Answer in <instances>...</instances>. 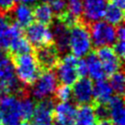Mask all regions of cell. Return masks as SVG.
Instances as JSON below:
<instances>
[{"label":"cell","instance_id":"1","mask_svg":"<svg viewBox=\"0 0 125 125\" xmlns=\"http://www.w3.org/2000/svg\"><path fill=\"white\" fill-rule=\"evenodd\" d=\"M10 58L13 62L17 77L27 87H30L42 73L33 56V53L14 55L10 56Z\"/></svg>","mask_w":125,"mask_h":125},{"label":"cell","instance_id":"2","mask_svg":"<svg viewBox=\"0 0 125 125\" xmlns=\"http://www.w3.org/2000/svg\"><path fill=\"white\" fill-rule=\"evenodd\" d=\"M69 51L76 58L87 56L92 51V42L88 24L81 19L69 28Z\"/></svg>","mask_w":125,"mask_h":125},{"label":"cell","instance_id":"3","mask_svg":"<svg viewBox=\"0 0 125 125\" xmlns=\"http://www.w3.org/2000/svg\"><path fill=\"white\" fill-rule=\"evenodd\" d=\"M88 29L92 45L96 48L111 45L116 39L115 27L104 21H96L88 23Z\"/></svg>","mask_w":125,"mask_h":125},{"label":"cell","instance_id":"4","mask_svg":"<svg viewBox=\"0 0 125 125\" xmlns=\"http://www.w3.org/2000/svg\"><path fill=\"white\" fill-rule=\"evenodd\" d=\"M58 85L56 73L51 71H43L37 80L29 87V94L32 99L39 101L47 97L53 96Z\"/></svg>","mask_w":125,"mask_h":125},{"label":"cell","instance_id":"5","mask_svg":"<svg viewBox=\"0 0 125 125\" xmlns=\"http://www.w3.org/2000/svg\"><path fill=\"white\" fill-rule=\"evenodd\" d=\"M32 53L42 72L54 70L62 58L54 41L33 49Z\"/></svg>","mask_w":125,"mask_h":125},{"label":"cell","instance_id":"6","mask_svg":"<svg viewBox=\"0 0 125 125\" xmlns=\"http://www.w3.org/2000/svg\"><path fill=\"white\" fill-rule=\"evenodd\" d=\"M57 102L51 97L39 100L35 103L34 110L30 118L31 125H53L54 123V108Z\"/></svg>","mask_w":125,"mask_h":125},{"label":"cell","instance_id":"7","mask_svg":"<svg viewBox=\"0 0 125 125\" xmlns=\"http://www.w3.org/2000/svg\"><path fill=\"white\" fill-rule=\"evenodd\" d=\"M78 58L72 54H65L61 58L58 65L56 66V76L61 84L72 85L78 78L76 64Z\"/></svg>","mask_w":125,"mask_h":125},{"label":"cell","instance_id":"8","mask_svg":"<svg viewBox=\"0 0 125 125\" xmlns=\"http://www.w3.org/2000/svg\"><path fill=\"white\" fill-rule=\"evenodd\" d=\"M2 125H19L22 121L20 100L18 97L8 95L0 100Z\"/></svg>","mask_w":125,"mask_h":125},{"label":"cell","instance_id":"9","mask_svg":"<svg viewBox=\"0 0 125 125\" xmlns=\"http://www.w3.org/2000/svg\"><path fill=\"white\" fill-rule=\"evenodd\" d=\"M23 35L30 43L33 49L53 42V36L50 28L47 25L39 22H31L24 28Z\"/></svg>","mask_w":125,"mask_h":125},{"label":"cell","instance_id":"10","mask_svg":"<svg viewBox=\"0 0 125 125\" xmlns=\"http://www.w3.org/2000/svg\"><path fill=\"white\" fill-rule=\"evenodd\" d=\"M95 53L102 62L103 68L106 74V76H110L112 73L122 70L123 60H121L109 46H102L98 47L95 50Z\"/></svg>","mask_w":125,"mask_h":125},{"label":"cell","instance_id":"11","mask_svg":"<svg viewBox=\"0 0 125 125\" xmlns=\"http://www.w3.org/2000/svg\"><path fill=\"white\" fill-rule=\"evenodd\" d=\"M72 100L77 104H88L93 102L94 83L88 77H80L73 83Z\"/></svg>","mask_w":125,"mask_h":125},{"label":"cell","instance_id":"12","mask_svg":"<svg viewBox=\"0 0 125 125\" xmlns=\"http://www.w3.org/2000/svg\"><path fill=\"white\" fill-rule=\"evenodd\" d=\"M51 25V33L53 36V41L59 51V53L62 55L67 54V51L69 50L68 42H69V28L61 21L54 20Z\"/></svg>","mask_w":125,"mask_h":125},{"label":"cell","instance_id":"13","mask_svg":"<svg viewBox=\"0 0 125 125\" xmlns=\"http://www.w3.org/2000/svg\"><path fill=\"white\" fill-rule=\"evenodd\" d=\"M54 122L60 125H75L76 106L68 102H60L54 108Z\"/></svg>","mask_w":125,"mask_h":125},{"label":"cell","instance_id":"14","mask_svg":"<svg viewBox=\"0 0 125 125\" xmlns=\"http://www.w3.org/2000/svg\"><path fill=\"white\" fill-rule=\"evenodd\" d=\"M83 15L82 20L88 24L99 21L104 16L106 6V0H82Z\"/></svg>","mask_w":125,"mask_h":125},{"label":"cell","instance_id":"15","mask_svg":"<svg viewBox=\"0 0 125 125\" xmlns=\"http://www.w3.org/2000/svg\"><path fill=\"white\" fill-rule=\"evenodd\" d=\"M109 118L113 125H125V110L123 96H112L107 102Z\"/></svg>","mask_w":125,"mask_h":125},{"label":"cell","instance_id":"16","mask_svg":"<svg viewBox=\"0 0 125 125\" xmlns=\"http://www.w3.org/2000/svg\"><path fill=\"white\" fill-rule=\"evenodd\" d=\"M12 21L18 23L21 28H25L31 22H33L32 9L27 4H18L15 6L13 11L9 14Z\"/></svg>","mask_w":125,"mask_h":125},{"label":"cell","instance_id":"17","mask_svg":"<svg viewBox=\"0 0 125 125\" xmlns=\"http://www.w3.org/2000/svg\"><path fill=\"white\" fill-rule=\"evenodd\" d=\"M85 62H86V64H87L88 73L90 74L92 79H95L96 81H98V80H103L106 77V74H105V72L103 68L102 62L98 59L94 50H92L87 55V58L85 59Z\"/></svg>","mask_w":125,"mask_h":125},{"label":"cell","instance_id":"18","mask_svg":"<svg viewBox=\"0 0 125 125\" xmlns=\"http://www.w3.org/2000/svg\"><path fill=\"white\" fill-rule=\"evenodd\" d=\"M31 9H32L33 20H35L37 22L44 25H50L53 22L54 14L48 3L46 2L36 3Z\"/></svg>","mask_w":125,"mask_h":125},{"label":"cell","instance_id":"19","mask_svg":"<svg viewBox=\"0 0 125 125\" xmlns=\"http://www.w3.org/2000/svg\"><path fill=\"white\" fill-rule=\"evenodd\" d=\"M113 91L104 79L98 80L93 87V102L100 104H107L112 97Z\"/></svg>","mask_w":125,"mask_h":125},{"label":"cell","instance_id":"20","mask_svg":"<svg viewBox=\"0 0 125 125\" xmlns=\"http://www.w3.org/2000/svg\"><path fill=\"white\" fill-rule=\"evenodd\" d=\"M105 21L113 26H117L122 24L124 20V11L122 8L118 7L117 5L113 4L112 2L107 3L104 12V16Z\"/></svg>","mask_w":125,"mask_h":125},{"label":"cell","instance_id":"21","mask_svg":"<svg viewBox=\"0 0 125 125\" xmlns=\"http://www.w3.org/2000/svg\"><path fill=\"white\" fill-rule=\"evenodd\" d=\"M96 122L94 108L91 104H79L76 107L75 125H93Z\"/></svg>","mask_w":125,"mask_h":125},{"label":"cell","instance_id":"22","mask_svg":"<svg viewBox=\"0 0 125 125\" xmlns=\"http://www.w3.org/2000/svg\"><path fill=\"white\" fill-rule=\"evenodd\" d=\"M32 51H33L32 46L27 41L25 36L23 34H21L12 41V43L10 44V46L7 50V53L9 54V56H14V55L32 53Z\"/></svg>","mask_w":125,"mask_h":125},{"label":"cell","instance_id":"23","mask_svg":"<svg viewBox=\"0 0 125 125\" xmlns=\"http://www.w3.org/2000/svg\"><path fill=\"white\" fill-rule=\"evenodd\" d=\"M19 100H20V105H21V112L22 120L30 121L36 101L34 99H32L30 95L21 97V98H19Z\"/></svg>","mask_w":125,"mask_h":125},{"label":"cell","instance_id":"24","mask_svg":"<svg viewBox=\"0 0 125 125\" xmlns=\"http://www.w3.org/2000/svg\"><path fill=\"white\" fill-rule=\"evenodd\" d=\"M124 73L122 70H118L110 75L109 78V85L113 92L116 93L118 96H123L124 93Z\"/></svg>","mask_w":125,"mask_h":125},{"label":"cell","instance_id":"25","mask_svg":"<svg viewBox=\"0 0 125 125\" xmlns=\"http://www.w3.org/2000/svg\"><path fill=\"white\" fill-rule=\"evenodd\" d=\"M53 98L56 102H68L72 100V91L70 85L61 84L58 86L53 94Z\"/></svg>","mask_w":125,"mask_h":125},{"label":"cell","instance_id":"26","mask_svg":"<svg viewBox=\"0 0 125 125\" xmlns=\"http://www.w3.org/2000/svg\"><path fill=\"white\" fill-rule=\"evenodd\" d=\"M66 12L77 21L82 19L83 15V4L82 0H67L66 1Z\"/></svg>","mask_w":125,"mask_h":125},{"label":"cell","instance_id":"27","mask_svg":"<svg viewBox=\"0 0 125 125\" xmlns=\"http://www.w3.org/2000/svg\"><path fill=\"white\" fill-rule=\"evenodd\" d=\"M91 104L93 105V108H94L96 121L109 119V111H108L107 104H100V103L92 102Z\"/></svg>","mask_w":125,"mask_h":125},{"label":"cell","instance_id":"28","mask_svg":"<svg viewBox=\"0 0 125 125\" xmlns=\"http://www.w3.org/2000/svg\"><path fill=\"white\" fill-rule=\"evenodd\" d=\"M50 7L56 18L60 17L66 11V0H53L50 2Z\"/></svg>","mask_w":125,"mask_h":125},{"label":"cell","instance_id":"29","mask_svg":"<svg viewBox=\"0 0 125 125\" xmlns=\"http://www.w3.org/2000/svg\"><path fill=\"white\" fill-rule=\"evenodd\" d=\"M18 0H0V14L7 15L13 11Z\"/></svg>","mask_w":125,"mask_h":125},{"label":"cell","instance_id":"30","mask_svg":"<svg viewBox=\"0 0 125 125\" xmlns=\"http://www.w3.org/2000/svg\"><path fill=\"white\" fill-rule=\"evenodd\" d=\"M113 51L114 53L121 59H124V55H125V39H121V38H116L113 44Z\"/></svg>","mask_w":125,"mask_h":125},{"label":"cell","instance_id":"31","mask_svg":"<svg viewBox=\"0 0 125 125\" xmlns=\"http://www.w3.org/2000/svg\"><path fill=\"white\" fill-rule=\"evenodd\" d=\"M76 69L79 77H85L88 74V69H87V64L85 60L83 59H78L77 64H76Z\"/></svg>","mask_w":125,"mask_h":125},{"label":"cell","instance_id":"32","mask_svg":"<svg viewBox=\"0 0 125 125\" xmlns=\"http://www.w3.org/2000/svg\"><path fill=\"white\" fill-rule=\"evenodd\" d=\"M93 125H113L112 122L109 119H105V120H100V121H96Z\"/></svg>","mask_w":125,"mask_h":125},{"label":"cell","instance_id":"33","mask_svg":"<svg viewBox=\"0 0 125 125\" xmlns=\"http://www.w3.org/2000/svg\"><path fill=\"white\" fill-rule=\"evenodd\" d=\"M111 2L115 5H117L118 7L124 9V6H125V0H111Z\"/></svg>","mask_w":125,"mask_h":125},{"label":"cell","instance_id":"34","mask_svg":"<svg viewBox=\"0 0 125 125\" xmlns=\"http://www.w3.org/2000/svg\"><path fill=\"white\" fill-rule=\"evenodd\" d=\"M21 2H22L23 4H31V3H34L35 1H37V0H20Z\"/></svg>","mask_w":125,"mask_h":125},{"label":"cell","instance_id":"35","mask_svg":"<svg viewBox=\"0 0 125 125\" xmlns=\"http://www.w3.org/2000/svg\"><path fill=\"white\" fill-rule=\"evenodd\" d=\"M51 1H53V0H43V2H46V3H50Z\"/></svg>","mask_w":125,"mask_h":125},{"label":"cell","instance_id":"36","mask_svg":"<svg viewBox=\"0 0 125 125\" xmlns=\"http://www.w3.org/2000/svg\"><path fill=\"white\" fill-rule=\"evenodd\" d=\"M53 125H60V124H58V123H56V122H55V123H53Z\"/></svg>","mask_w":125,"mask_h":125}]
</instances>
